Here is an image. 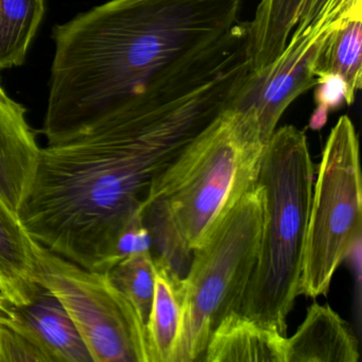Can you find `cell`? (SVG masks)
Here are the masks:
<instances>
[{"label": "cell", "mask_w": 362, "mask_h": 362, "mask_svg": "<svg viewBox=\"0 0 362 362\" xmlns=\"http://www.w3.org/2000/svg\"><path fill=\"white\" fill-rule=\"evenodd\" d=\"M206 362H287V337L234 311L214 330L203 354Z\"/></svg>", "instance_id": "cell-13"}, {"label": "cell", "mask_w": 362, "mask_h": 362, "mask_svg": "<svg viewBox=\"0 0 362 362\" xmlns=\"http://www.w3.org/2000/svg\"><path fill=\"white\" fill-rule=\"evenodd\" d=\"M264 141L252 111L226 110L154 180L147 200L163 203L183 245L196 249L254 187Z\"/></svg>", "instance_id": "cell-4"}, {"label": "cell", "mask_w": 362, "mask_h": 362, "mask_svg": "<svg viewBox=\"0 0 362 362\" xmlns=\"http://www.w3.org/2000/svg\"><path fill=\"white\" fill-rule=\"evenodd\" d=\"M262 220L264 192L255 183L192 250L183 277V315L173 362L202 359L218 324L239 311L257 262Z\"/></svg>", "instance_id": "cell-5"}, {"label": "cell", "mask_w": 362, "mask_h": 362, "mask_svg": "<svg viewBox=\"0 0 362 362\" xmlns=\"http://www.w3.org/2000/svg\"><path fill=\"white\" fill-rule=\"evenodd\" d=\"M110 281L134 307L147 329L153 304L156 267L150 250L135 252L107 271Z\"/></svg>", "instance_id": "cell-18"}, {"label": "cell", "mask_w": 362, "mask_h": 362, "mask_svg": "<svg viewBox=\"0 0 362 362\" xmlns=\"http://www.w3.org/2000/svg\"><path fill=\"white\" fill-rule=\"evenodd\" d=\"M45 14V0H0V71L22 66Z\"/></svg>", "instance_id": "cell-17"}, {"label": "cell", "mask_w": 362, "mask_h": 362, "mask_svg": "<svg viewBox=\"0 0 362 362\" xmlns=\"http://www.w3.org/2000/svg\"><path fill=\"white\" fill-rule=\"evenodd\" d=\"M362 20H349L329 30L315 64V77L337 75L344 80L351 105L362 86Z\"/></svg>", "instance_id": "cell-16"}, {"label": "cell", "mask_w": 362, "mask_h": 362, "mask_svg": "<svg viewBox=\"0 0 362 362\" xmlns=\"http://www.w3.org/2000/svg\"><path fill=\"white\" fill-rule=\"evenodd\" d=\"M359 342L329 305H311L302 325L287 338V362H357Z\"/></svg>", "instance_id": "cell-12"}, {"label": "cell", "mask_w": 362, "mask_h": 362, "mask_svg": "<svg viewBox=\"0 0 362 362\" xmlns=\"http://www.w3.org/2000/svg\"><path fill=\"white\" fill-rule=\"evenodd\" d=\"M313 184L298 296L315 298L327 293L337 269L361 239L359 141L347 116L330 131Z\"/></svg>", "instance_id": "cell-6"}, {"label": "cell", "mask_w": 362, "mask_h": 362, "mask_svg": "<svg viewBox=\"0 0 362 362\" xmlns=\"http://www.w3.org/2000/svg\"><path fill=\"white\" fill-rule=\"evenodd\" d=\"M26 114L0 81V201L18 218L33 189L41 151Z\"/></svg>", "instance_id": "cell-11"}, {"label": "cell", "mask_w": 362, "mask_h": 362, "mask_svg": "<svg viewBox=\"0 0 362 362\" xmlns=\"http://www.w3.org/2000/svg\"><path fill=\"white\" fill-rule=\"evenodd\" d=\"M7 302V300H6L5 296L1 294V292H0V307L3 306L5 303Z\"/></svg>", "instance_id": "cell-22"}, {"label": "cell", "mask_w": 362, "mask_h": 362, "mask_svg": "<svg viewBox=\"0 0 362 362\" xmlns=\"http://www.w3.org/2000/svg\"><path fill=\"white\" fill-rule=\"evenodd\" d=\"M328 114H329V111L326 107L317 105V109L313 112L310 122H309V127L313 130H320L323 128L327 122Z\"/></svg>", "instance_id": "cell-21"}, {"label": "cell", "mask_w": 362, "mask_h": 362, "mask_svg": "<svg viewBox=\"0 0 362 362\" xmlns=\"http://www.w3.org/2000/svg\"><path fill=\"white\" fill-rule=\"evenodd\" d=\"M31 243L20 219L0 201V292L11 304L30 302L40 286Z\"/></svg>", "instance_id": "cell-14"}, {"label": "cell", "mask_w": 362, "mask_h": 362, "mask_svg": "<svg viewBox=\"0 0 362 362\" xmlns=\"http://www.w3.org/2000/svg\"><path fill=\"white\" fill-rule=\"evenodd\" d=\"M35 281L66 309L93 362H151L147 329L110 281L33 240Z\"/></svg>", "instance_id": "cell-7"}, {"label": "cell", "mask_w": 362, "mask_h": 362, "mask_svg": "<svg viewBox=\"0 0 362 362\" xmlns=\"http://www.w3.org/2000/svg\"><path fill=\"white\" fill-rule=\"evenodd\" d=\"M235 95V80L222 78L180 100L131 101L47 141L18 214L23 228L54 253L107 272L154 180Z\"/></svg>", "instance_id": "cell-2"}, {"label": "cell", "mask_w": 362, "mask_h": 362, "mask_svg": "<svg viewBox=\"0 0 362 362\" xmlns=\"http://www.w3.org/2000/svg\"><path fill=\"white\" fill-rule=\"evenodd\" d=\"M240 8L241 0H110L56 25L46 141L136 99L185 98L250 63Z\"/></svg>", "instance_id": "cell-1"}, {"label": "cell", "mask_w": 362, "mask_h": 362, "mask_svg": "<svg viewBox=\"0 0 362 362\" xmlns=\"http://www.w3.org/2000/svg\"><path fill=\"white\" fill-rule=\"evenodd\" d=\"M315 100L317 105L328 111L339 109L349 101V90L342 78L337 75H326L317 78Z\"/></svg>", "instance_id": "cell-20"}, {"label": "cell", "mask_w": 362, "mask_h": 362, "mask_svg": "<svg viewBox=\"0 0 362 362\" xmlns=\"http://www.w3.org/2000/svg\"><path fill=\"white\" fill-rule=\"evenodd\" d=\"M313 183L315 165L305 132L293 126L276 129L258 166L264 220L257 262L239 313L285 336L298 296Z\"/></svg>", "instance_id": "cell-3"}, {"label": "cell", "mask_w": 362, "mask_h": 362, "mask_svg": "<svg viewBox=\"0 0 362 362\" xmlns=\"http://www.w3.org/2000/svg\"><path fill=\"white\" fill-rule=\"evenodd\" d=\"M153 259L156 287L147 324L150 357L151 362H173L183 315L184 279L166 262Z\"/></svg>", "instance_id": "cell-15"}, {"label": "cell", "mask_w": 362, "mask_h": 362, "mask_svg": "<svg viewBox=\"0 0 362 362\" xmlns=\"http://www.w3.org/2000/svg\"><path fill=\"white\" fill-rule=\"evenodd\" d=\"M0 322L26 337L50 362H93L66 309L43 286L27 304L6 302L0 308Z\"/></svg>", "instance_id": "cell-10"}, {"label": "cell", "mask_w": 362, "mask_h": 362, "mask_svg": "<svg viewBox=\"0 0 362 362\" xmlns=\"http://www.w3.org/2000/svg\"><path fill=\"white\" fill-rule=\"evenodd\" d=\"M0 361L50 362L26 337L0 322Z\"/></svg>", "instance_id": "cell-19"}, {"label": "cell", "mask_w": 362, "mask_h": 362, "mask_svg": "<svg viewBox=\"0 0 362 362\" xmlns=\"http://www.w3.org/2000/svg\"><path fill=\"white\" fill-rule=\"evenodd\" d=\"M362 14V0H260L249 22L252 71L274 62L289 40L315 37L332 26Z\"/></svg>", "instance_id": "cell-9"}, {"label": "cell", "mask_w": 362, "mask_h": 362, "mask_svg": "<svg viewBox=\"0 0 362 362\" xmlns=\"http://www.w3.org/2000/svg\"><path fill=\"white\" fill-rule=\"evenodd\" d=\"M328 33L290 40L279 59L250 71L243 81L230 107L255 114L264 143L276 130L287 107L317 84L315 64Z\"/></svg>", "instance_id": "cell-8"}]
</instances>
